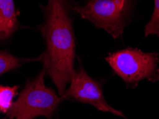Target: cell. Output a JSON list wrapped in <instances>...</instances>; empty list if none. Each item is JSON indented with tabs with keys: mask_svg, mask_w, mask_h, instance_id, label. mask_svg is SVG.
I'll list each match as a JSON object with an SVG mask.
<instances>
[{
	"mask_svg": "<svg viewBox=\"0 0 159 119\" xmlns=\"http://www.w3.org/2000/svg\"><path fill=\"white\" fill-rule=\"evenodd\" d=\"M43 21L38 26L44 50L38 58L57 87L60 96L70 83L75 71L76 36L71 0H48L39 5Z\"/></svg>",
	"mask_w": 159,
	"mask_h": 119,
	"instance_id": "cell-1",
	"label": "cell"
},
{
	"mask_svg": "<svg viewBox=\"0 0 159 119\" xmlns=\"http://www.w3.org/2000/svg\"><path fill=\"white\" fill-rule=\"evenodd\" d=\"M71 1L75 15L118 39L134 19L139 0H85L82 4Z\"/></svg>",
	"mask_w": 159,
	"mask_h": 119,
	"instance_id": "cell-2",
	"label": "cell"
},
{
	"mask_svg": "<svg viewBox=\"0 0 159 119\" xmlns=\"http://www.w3.org/2000/svg\"><path fill=\"white\" fill-rule=\"evenodd\" d=\"M105 60L128 88H135L145 79L151 82L159 80V53L155 51L126 47L110 53Z\"/></svg>",
	"mask_w": 159,
	"mask_h": 119,
	"instance_id": "cell-3",
	"label": "cell"
},
{
	"mask_svg": "<svg viewBox=\"0 0 159 119\" xmlns=\"http://www.w3.org/2000/svg\"><path fill=\"white\" fill-rule=\"evenodd\" d=\"M44 69L36 77L29 80L14 102L9 113L10 119H34L43 116L51 119L62 101L61 97L44 83Z\"/></svg>",
	"mask_w": 159,
	"mask_h": 119,
	"instance_id": "cell-4",
	"label": "cell"
},
{
	"mask_svg": "<svg viewBox=\"0 0 159 119\" xmlns=\"http://www.w3.org/2000/svg\"><path fill=\"white\" fill-rule=\"evenodd\" d=\"M79 64L78 68L75 70L69 87L60 96L62 101L72 100L90 104L100 111L125 118L120 111L116 110L107 104L104 97L102 83L89 76L83 65L80 62Z\"/></svg>",
	"mask_w": 159,
	"mask_h": 119,
	"instance_id": "cell-5",
	"label": "cell"
},
{
	"mask_svg": "<svg viewBox=\"0 0 159 119\" xmlns=\"http://www.w3.org/2000/svg\"><path fill=\"white\" fill-rule=\"evenodd\" d=\"M15 0H0V43L9 41L22 29Z\"/></svg>",
	"mask_w": 159,
	"mask_h": 119,
	"instance_id": "cell-6",
	"label": "cell"
},
{
	"mask_svg": "<svg viewBox=\"0 0 159 119\" xmlns=\"http://www.w3.org/2000/svg\"><path fill=\"white\" fill-rule=\"evenodd\" d=\"M37 59L17 57L6 50H0V76L10 71L17 69L25 63Z\"/></svg>",
	"mask_w": 159,
	"mask_h": 119,
	"instance_id": "cell-7",
	"label": "cell"
},
{
	"mask_svg": "<svg viewBox=\"0 0 159 119\" xmlns=\"http://www.w3.org/2000/svg\"><path fill=\"white\" fill-rule=\"evenodd\" d=\"M18 86H0V113L7 114L14 104V98L16 96Z\"/></svg>",
	"mask_w": 159,
	"mask_h": 119,
	"instance_id": "cell-8",
	"label": "cell"
},
{
	"mask_svg": "<svg viewBox=\"0 0 159 119\" xmlns=\"http://www.w3.org/2000/svg\"><path fill=\"white\" fill-rule=\"evenodd\" d=\"M148 36L159 37V0H154L153 14L149 22L145 27L144 36Z\"/></svg>",
	"mask_w": 159,
	"mask_h": 119,
	"instance_id": "cell-9",
	"label": "cell"
},
{
	"mask_svg": "<svg viewBox=\"0 0 159 119\" xmlns=\"http://www.w3.org/2000/svg\"><path fill=\"white\" fill-rule=\"evenodd\" d=\"M2 119H6V118H2Z\"/></svg>",
	"mask_w": 159,
	"mask_h": 119,
	"instance_id": "cell-10",
	"label": "cell"
}]
</instances>
